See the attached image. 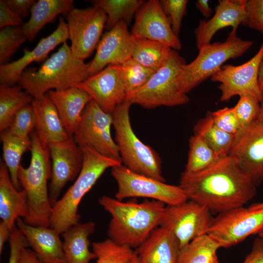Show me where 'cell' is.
Returning a JSON list of instances; mask_svg holds the SVG:
<instances>
[{
	"mask_svg": "<svg viewBox=\"0 0 263 263\" xmlns=\"http://www.w3.org/2000/svg\"><path fill=\"white\" fill-rule=\"evenodd\" d=\"M239 97V101L233 108L242 132L257 120L260 111V101L250 95Z\"/></svg>",
	"mask_w": 263,
	"mask_h": 263,
	"instance_id": "cell-39",
	"label": "cell"
},
{
	"mask_svg": "<svg viewBox=\"0 0 263 263\" xmlns=\"http://www.w3.org/2000/svg\"><path fill=\"white\" fill-rule=\"evenodd\" d=\"M258 236H259L260 237L262 238L263 239V230H262V231H261L260 232H259L258 234Z\"/></svg>",
	"mask_w": 263,
	"mask_h": 263,
	"instance_id": "cell-56",
	"label": "cell"
},
{
	"mask_svg": "<svg viewBox=\"0 0 263 263\" xmlns=\"http://www.w3.org/2000/svg\"><path fill=\"white\" fill-rule=\"evenodd\" d=\"M22 19L8 5L5 0H0V28L20 26Z\"/></svg>",
	"mask_w": 263,
	"mask_h": 263,
	"instance_id": "cell-44",
	"label": "cell"
},
{
	"mask_svg": "<svg viewBox=\"0 0 263 263\" xmlns=\"http://www.w3.org/2000/svg\"><path fill=\"white\" fill-rule=\"evenodd\" d=\"M69 39L66 22L62 17L56 30L49 36L42 38L32 50L23 49L20 58L0 66V84L11 86L19 82L27 67L34 62H40L47 57L49 54L57 45Z\"/></svg>",
	"mask_w": 263,
	"mask_h": 263,
	"instance_id": "cell-20",
	"label": "cell"
},
{
	"mask_svg": "<svg viewBox=\"0 0 263 263\" xmlns=\"http://www.w3.org/2000/svg\"><path fill=\"white\" fill-rule=\"evenodd\" d=\"M219 157L199 135L194 134L189 139V151L184 172L195 173L217 163Z\"/></svg>",
	"mask_w": 263,
	"mask_h": 263,
	"instance_id": "cell-35",
	"label": "cell"
},
{
	"mask_svg": "<svg viewBox=\"0 0 263 263\" xmlns=\"http://www.w3.org/2000/svg\"><path fill=\"white\" fill-rule=\"evenodd\" d=\"M209 263H219L217 256H216Z\"/></svg>",
	"mask_w": 263,
	"mask_h": 263,
	"instance_id": "cell-55",
	"label": "cell"
},
{
	"mask_svg": "<svg viewBox=\"0 0 263 263\" xmlns=\"http://www.w3.org/2000/svg\"><path fill=\"white\" fill-rule=\"evenodd\" d=\"M95 226L92 221L79 222L62 233L63 249L67 263H90L96 259L95 253L90 250L89 240Z\"/></svg>",
	"mask_w": 263,
	"mask_h": 263,
	"instance_id": "cell-27",
	"label": "cell"
},
{
	"mask_svg": "<svg viewBox=\"0 0 263 263\" xmlns=\"http://www.w3.org/2000/svg\"><path fill=\"white\" fill-rule=\"evenodd\" d=\"M48 148L52 159L49 195L53 207L58 200L66 184L75 180L79 175L83 164V153L73 136H70L63 141L51 143Z\"/></svg>",
	"mask_w": 263,
	"mask_h": 263,
	"instance_id": "cell-15",
	"label": "cell"
},
{
	"mask_svg": "<svg viewBox=\"0 0 263 263\" xmlns=\"http://www.w3.org/2000/svg\"><path fill=\"white\" fill-rule=\"evenodd\" d=\"M8 5L21 18H27L36 1L34 0H5Z\"/></svg>",
	"mask_w": 263,
	"mask_h": 263,
	"instance_id": "cell-46",
	"label": "cell"
},
{
	"mask_svg": "<svg viewBox=\"0 0 263 263\" xmlns=\"http://www.w3.org/2000/svg\"><path fill=\"white\" fill-rule=\"evenodd\" d=\"M187 0H161L162 9L169 19L174 34L179 37L183 17L187 14Z\"/></svg>",
	"mask_w": 263,
	"mask_h": 263,
	"instance_id": "cell-41",
	"label": "cell"
},
{
	"mask_svg": "<svg viewBox=\"0 0 263 263\" xmlns=\"http://www.w3.org/2000/svg\"><path fill=\"white\" fill-rule=\"evenodd\" d=\"M131 33L134 38L158 41L176 51L182 48L158 0H150L142 4L135 14Z\"/></svg>",
	"mask_w": 263,
	"mask_h": 263,
	"instance_id": "cell-18",
	"label": "cell"
},
{
	"mask_svg": "<svg viewBox=\"0 0 263 263\" xmlns=\"http://www.w3.org/2000/svg\"><path fill=\"white\" fill-rule=\"evenodd\" d=\"M242 263H263V239L258 236L254 240L251 250Z\"/></svg>",
	"mask_w": 263,
	"mask_h": 263,
	"instance_id": "cell-47",
	"label": "cell"
},
{
	"mask_svg": "<svg viewBox=\"0 0 263 263\" xmlns=\"http://www.w3.org/2000/svg\"><path fill=\"white\" fill-rule=\"evenodd\" d=\"M93 6L102 9L106 14V28L108 31L117 23L124 21L128 25L145 2L142 0H96Z\"/></svg>",
	"mask_w": 263,
	"mask_h": 263,
	"instance_id": "cell-33",
	"label": "cell"
},
{
	"mask_svg": "<svg viewBox=\"0 0 263 263\" xmlns=\"http://www.w3.org/2000/svg\"><path fill=\"white\" fill-rule=\"evenodd\" d=\"M258 83L261 90L263 92V60L262 61L259 67Z\"/></svg>",
	"mask_w": 263,
	"mask_h": 263,
	"instance_id": "cell-51",
	"label": "cell"
},
{
	"mask_svg": "<svg viewBox=\"0 0 263 263\" xmlns=\"http://www.w3.org/2000/svg\"><path fill=\"white\" fill-rule=\"evenodd\" d=\"M257 121L263 123V92L262 94V98L260 102V111Z\"/></svg>",
	"mask_w": 263,
	"mask_h": 263,
	"instance_id": "cell-53",
	"label": "cell"
},
{
	"mask_svg": "<svg viewBox=\"0 0 263 263\" xmlns=\"http://www.w3.org/2000/svg\"><path fill=\"white\" fill-rule=\"evenodd\" d=\"M66 20L72 55L84 61L96 49L106 27V14L94 6L73 8L67 14Z\"/></svg>",
	"mask_w": 263,
	"mask_h": 263,
	"instance_id": "cell-11",
	"label": "cell"
},
{
	"mask_svg": "<svg viewBox=\"0 0 263 263\" xmlns=\"http://www.w3.org/2000/svg\"><path fill=\"white\" fill-rule=\"evenodd\" d=\"M180 249L173 234L159 226L151 232L136 252L140 263H177Z\"/></svg>",
	"mask_w": 263,
	"mask_h": 263,
	"instance_id": "cell-25",
	"label": "cell"
},
{
	"mask_svg": "<svg viewBox=\"0 0 263 263\" xmlns=\"http://www.w3.org/2000/svg\"><path fill=\"white\" fill-rule=\"evenodd\" d=\"M21 87L0 85V131L9 128L16 113L31 103L33 97Z\"/></svg>",
	"mask_w": 263,
	"mask_h": 263,
	"instance_id": "cell-31",
	"label": "cell"
},
{
	"mask_svg": "<svg viewBox=\"0 0 263 263\" xmlns=\"http://www.w3.org/2000/svg\"><path fill=\"white\" fill-rule=\"evenodd\" d=\"M248 208L251 210H257L263 209V202L252 204Z\"/></svg>",
	"mask_w": 263,
	"mask_h": 263,
	"instance_id": "cell-52",
	"label": "cell"
},
{
	"mask_svg": "<svg viewBox=\"0 0 263 263\" xmlns=\"http://www.w3.org/2000/svg\"><path fill=\"white\" fill-rule=\"evenodd\" d=\"M179 185L188 200L218 214L244 206L255 196L257 187L229 155L202 171L183 172Z\"/></svg>",
	"mask_w": 263,
	"mask_h": 263,
	"instance_id": "cell-1",
	"label": "cell"
},
{
	"mask_svg": "<svg viewBox=\"0 0 263 263\" xmlns=\"http://www.w3.org/2000/svg\"><path fill=\"white\" fill-rule=\"evenodd\" d=\"M263 230V209L251 210L241 207L220 213L213 218L207 234L221 247H229Z\"/></svg>",
	"mask_w": 263,
	"mask_h": 263,
	"instance_id": "cell-13",
	"label": "cell"
},
{
	"mask_svg": "<svg viewBox=\"0 0 263 263\" xmlns=\"http://www.w3.org/2000/svg\"><path fill=\"white\" fill-rule=\"evenodd\" d=\"M129 263H140L136 252H135Z\"/></svg>",
	"mask_w": 263,
	"mask_h": 263,
	"instance_id": "cell-54",
	"label": "cell"
},
{
	"mask_svg": "<svg viewBox=\"0 0 263 263\" xmlns=\"http://www.w3.org/2000/svg\"><path fill=\"white\" fill-rule=\"evenodd\" d=\"M73 0H38L30 10L28 21L22 25L23 32L29 41H32L39 31L60 14L67 15L74 8Z\"/></svg>",
	"mask_w": 263,
	"mask_h": 263,
	"instance_id": "cell-28",
	"label": "cell"
},
{
	"mask_svg": "<svg viewBox=\"0 0 263 263\" xmlns=\"http://www.w3.org/2000/svg\"><path fill=\"white\" fill-rule=\"evenodd\" d=\"M75 87L86 92L104 111L111 114L127 95L121 65H109Z\"/></svg>",
	"mask_w": 263,
	"mask_h": 263,
	"instance_id": "cell-16",
	"label": "cell"
},
{
	"mask_svg": "<svg viewBox=\"0 0 263 263\" xmlns=\"http://www.w3.org/2000/svg\"><path fill=\"white\" fill-rule=\"evenodd\" d=\"M246 17L244 25L263 34V0H246Z\"/></svg>",
	"mask_w": 263,
	"mask_h": 263,
	"instance_id": "cell-43",
	"label": "cell"
},
{
	"mask_svg": "<svg viewBox=\"0 0 263 263\" xmlns=\"http://www.w3.org/2000/svg\"><path fill=\"white\" fill-rule=\"evenodd\" d=\"M29 212L28 198L23 189L19 190L11 180L7 167L0 163V217L12 230L19 218H26Z\"/></svg>",
	"mask_w": 263,
	"mask_h": 263,
	"instance_id": "cell-23",
	"label": "cell"
},
{
	"mask_svg": "<svg viewBox=\"0 0 263 263\" xmlns=\"http://www.w3.org/2000/svg\"><path fill=\"white\" fill-rule=\"evenodd\" d=\"M155 72L142 65L132 57L121 65V76L127 94L143 87Z\"/></svg>",
	"mask_w": 263,
	"mask_h": 263,
	"instance_id": "cell-37",
	"label": "cell"
},
{
	"mask_svg": "<svg viewBox=\"0 0 263 263\" xmlns=\"http://www.w3.org/2000/svg\"><path fill=\"white\" fill-rule=\"evenodd\" d=\"M220 247L208 234L201 235L180 249L177 263H209Z\"/></svg>",
	"mask_w": 263,
	"mask_h": 263,
	"instance_id": "cell-34",
	"label": "cell"
},
{
	"mask_svg": "<svg viewBox=\"0 0 263 263\" xmlns=\"http://www.w3.org/2000/svg\"><path fill=\"white\" fill-rule=\"evenodd\" d=\"M35 117L36 133L45 145L61 141L70 135L66 132L53 102L46 94L31 102Z\"/></svg>",
	"mask_w": 263,
	"mask_h": 263,
	"instance_id": "cell-26",
	"label": "cell"
},
{
	"mask_svg": "<svg viewBox=\"0 0 263 263\" xmlns=\"http://www.w3.org/2000/svg\"><path fill=\"white\" fill-rule=\"evenodd\" d=\"M229 155L259 185L263 181V123L256 121L244 130Z\"/></svg>",
	"mask_w": 263,
	"mask_h": 263,
	"instance_id": "cell-19",
	"label": "cell"
},
{
	"mask_svg": "<svg viewBox=\"0 0 263 263\" xmlns=\"http://www.w3.org/2000/svg\"><path fill=\"white\" fill-rule=\"evenodd\" d=\"M0 140L4 164L8 168L13 184L18 189L20 186L18 171L21 165V159L24 152L31 150V138L30 136H19L6 130L1 132Z\"/></svg>",
	"mask_w": 263,
	"mask_h": 263,
	"instance_id": "cell-29",
	"label": "cell"
},
{
	"mask_svg": "<svg viewBox=\"0 0 263 263\" xmlns=\"http://www.w3.org/2000/svg\"><path fill=\"white\" fill-rule=\"evenodd\" d=\"M185 63V59L172 49L164 64L143 87L128 94L125 101L149 109L187 104L189 99L187 94L180 92L178 85L181 68Z\"/></svg>",
	"mask_w": 263,
	"mask_h": 263,
	"instance_id": "cell-8",
	"label": "cell"
},
{
	"mask_svg": "<svg viewBox=\"0 0 263 263\" xmlns=\"http://www.w3.org/2000/svg\"><path fill=\"white\" fill-rule=\"evenodd\" d=\"M210 113L214 123L223 131L238 136L241 133V127L233 107H226Z\"/></svg>",
	"mask_w": 263,
	"mask_h": 263,
	"instance_id": "cell-42",
	"label": "cell"
},
{
	"mask_svg": "<svg viewBox=\"0 0 263 263\" xmlns=\"http://www.w3.org/2000/svg\"><path fill=\"white\" fill-rule=\"evenodd\" d=\"M132 105L125 101L112 113L115 141L122 163L134 172L165 182L159 155L142 142L132 128L129 114Z\"/></svg>",
	"mask_w": 263,
	"mask_h": 263,
	"instance_id": "cell-6",
	"label": "cell"
},
{
	"mask_svg": "<svg viewBox=\"0 0 263 263\" xmlns=\"http://www.w3.org/2000/svg\"><path fill=\"white\" fill-rule=\"evenodd\" d=\"M251 40L239 38L231 30L224 42L210 43L201 48L196 58L181 67L178 78L180 92L187 94L219 71L224 63L247 52L253 45Z\"/></svg>",
	"mask_w": 263,
	"mask_h": 263,
	"instance_id": "cell-7",
	"label": "cell"
},
{
	"mask_svg": "<svg viewBox=\"0 0 263 263\" xmlns=\"http://www.w3.org/2000/svg\"><path fill=\"white\" fill-rule=\"evenodd\" d=\"M134 39L132 57L142 65L156 71L169 58L172 49L166 44L144 38Z\"/></svg>",
	"mask_w": 263,
	"mask_h": 263,
	"instance_id": "cell-32",
	"label": "cell"
},
{
	"mask_svg": "<svg viewBox=\"0 0 263 263\" xmlns=\"http://www.w3.org/2000/svg\"><path fill=\"white\" fill-rule=\"evenodd\" d=\"M135 39L124 21L117 23L102 35L96 47L95 55L89 62V76L102 70L109 65H122L131 58Z\"/></svg>",
	"mask_w": 263,
	"mask_h": 263,
	"instance_id": "cell-17",
	"label": "cell"
},
{
	"mask_svg": "<svg viewBox=\"0 0 263 263\" xmlns=\"http://www.w3.org/2000/svg\"><path fill=\"white\" fill-rule=\"evenodd\" d=\"M89 67L73 56L65 42L39 68L26 69L19 82L33 99L40 98L50 90L75 87L89 77Z\"/></svg>",
	"mask_w": 263,
	"mask_h": 263,
	"instance_id": "cell-3",
	"label": "cell"
},
{
	"mask_svg": "<svg viewBox=\"0 0 263 263\" xmlns=\"http://www.w3.org/2000/svg\"><path fill=\"white\" fill-rule=\"evenodd\" d=\"M99 204L111 216L108 235L115 243L130 247L139 246L159 226L166 205L158 201L124 202L108 196Z\"/></svg>",
	"mask_w": 263,
	"mask_h": 263,
	"instance_id": "cell-2",
	"label": "cell"
},
{
	"mask_svg": "<svg viewBox=\"0 0 263 263\" xmlns=\"http://www.w3.org/2000/svg\"><path fill=\"white\" fill-rule=\"evenodd\" d=\"M31 158L29 166L19 168L18 178L26 191L29 212L24 222L31 225L50 227L52 206L49 200L48 181L51 178L52 164L48 146L35 132L30 134Z\"/></svg>",
	"mask_w": 263,
	"mask_h": 263,
	"instance_id": "cell-4",
	"label": "cell"
},
{
	"mask_svg": "<svg viewBox=\"0 0 263 263\" xmlns=\"http://www.w3.org/2000/svg\"><path fill=\"white\" fill-rule=\"evenodd\" d=\"M27 40L21 26H10L0 30V63L3 65Z\"/></svg>",
	"mask_w": 263,
	"mask_h": 263,
	"instance_id": "cell-38",
	"label": "cell"
},
{
	"mask_svg": "<svg viewBox=\"0 0 263 263\" xmlns=\"http://www.w3.org/2000/svg\"><path fill=\"white\" fill-rule=\"evenodd\" d=\"M16 224L43 263H67L57 231L51 227L29 225L21 218L17 219Z\"/></svg>",
	"mask_w": 263,
	"mask_h": 263,
	"instance_id": "cell-22",
	"label": "cell"
},
{
	"mask_svg": "<svg viewBox=\"0 0 263 263\" xmlns=\"http://www.w3.org/2000/svg\"><path fill=\"white\" fill-rule=\"evenodd\" d=\"M10 254L8 263H18L22 250L28 246L25 237L19 234H12L9 239Z\"/></svg>",
	"mask_w": 263,
	"mask_h": 263,
	"instance_id": "cell-45",
	"label": "cell"
},
{
	"mask_svg": "<svg viewBox=\"0 0 263 263\" xmlns=\"http://www.w3.org/2000/svg\"><path fill=\"white\" fill-rule=\"evenodd\" d=\"M92 247L96 263H129L135 253L131 247L118 244L109 238L93 243Z\"/></svg>",
	"mask_w": 263,
	"mask_h": 263,
	"instance_id": "cell-36",
	"label": "cell"
},
{
	"mask_svg": "<svg viewBox=\"0 0 263 263\" xmlns=\"http://www.w3.org/2000/svg\"><path fill=\"white\" fill-rule=\"evenodd\" d=\"M193 131L194 134L200 135L221 158L229 155L238 137L219 128L213 122L210 112L198 120Z\"/></svg>",
	"mask_w": 263,
	"mask_h": 263,
	"instance_id": "cell-30",
	"label": "cell"
},
{
	"mask_svg": "<svg viewBox=\"0 0 263 263\" xmlns=\"http://www.w3.org/2000/svg\"><path fill=\"white\" fill-rule=\"evenodd\" d=\"M263 60V43L257 53L246 62L234 66L224 65L212 75L211 80L220 83L221 100L227 101L236 95H250L261 102L263 92L258 83L260 64Z\"/></svg>",
	"mask_w": 263,
	"mask_h": 263,
	"instance_id": "cell-14",
	"label": "cell"
},
{
	"mask_svg": "<svg viewBox=\"0 0 263 263\" xmlns=\"http://www.w3.org/2000/svg\"><path fill=\"white\" fill-rule=\"evenodd\" d=\"M111 169V174L118 187L115 198L118 200L143 197L160 201L166 205H177L188 200L179 185H169L134 172L122 164Z\"/></svg>",
	"mask_w": 263,
	"mask_h": 263,
	"instance_id": "cell-9",
	"label": "cell"
},
{
	"mask_svg": "<svg viewBox=\"0 0 263 263\" xmlns=\"http://www.w3.org/2000/svg\"><path fill=\"white\" fill-rule=\"evenodd\" d=\"M208 0H197L195 6L201 14L206 18H209L212 13V10L209 5Z\"/></svg>",
	"mask_w": 263,
	"mask_h": 263,
	"instance_id": "cell-50",
	"label": "cell"
},
{
	"mask_svg": "<svg viewBox=\"0 0 263 263\" xmlns=\"http://www.w3.org/2000/svg\"><path fill=\"white\" fill-rule=\"evenodd\" d=\"M113 123L112 114L104 111L91 99L82 113L74 139L78 145L88 146L104 156L121 160L117 145L111 134Z\"/></svg>",
	"mask_w": 263,
	"mask_h": 263,
	"instance_id": "cell-12",
	"label": "cell"
},
{
	"mask_svg": "<svg viewBox=\"0 0 263 263\" xmlns=\"http://www.w3.org/2000/svg\"><path fill=\"white\" fill-rule=\"evenodd\" d=\"M213 218L207 208L188 200L179 204L167 205L159 226L173 234L181 249L196 237L207 234Z\"/></svg>",
	"mask_w": 263,
	"mask_h": 263,
	"instance_id": "cell-10",
	"label": "cell"
},
{
	"mask_svg": "<svg viewBox=\"0 0 263 263\" xmlns=\"http://www.w3.org/2000/svg\"><path fill=\"white\" fill-rule=\"evenodd\" d=\"M46 94L55 105L66 132L74 136L82 113L92 99L91 96L76 87L50 90Z\"/></svg>",
	"mask_w": 263,
	"mask_h": 263,
	"instance_id": "cell-24",
	"label": "cell"
},
{
	"mask_svg": "<svg viewBox=\"0 0 263 263\" xmlns=\"http://www.w3.org/2000/svg\"><path fill=\"white\" fill-rule=\"evenodd\" d=\"M18 263H43L33 250L24 248L21 251Z\"/></svg>",
	"mask_w": 263,
	"mask_h": 263,
	"instance_id": "cell-48",
	"label": "cell"
},
{
	"mask_svg": "<svg viewBox=\"0 0 263 263\" xmlns=\"http://www.w3.org/2000/svg\"><path fill=\"white\" fill-rule=\"evenodd\" d=\"M78 146L83 153L81 171L72 186L52 207L50 227L59 234L79 223L80 203L105 171L122 164L121 160L104 156L88 146Z\"/></svg>",
	"mask_w": 263,
	"mask_h": 263,
	"instance_id": "cell-5",
	"label": "cell"
},
{
	"mask_svg": "<svg viewBox=\"0 0 263 263\" xmlns=\"http://www.w3.org/2000/svg\"><path fill=\"white\" fill-rule=\"evenodd\" d=\"M246 0H220L215 14L208 20H201L194 31L198 50L210 43L219 30L231 27L236 31L240 24L244 25L246 17Z\"/></svg>",
	"mask_w": 263,
	"mask_h": 263,
	"instance_id": "cell-21",
	"label": "cell"
},
{
	"mask_svg": "<svg viewBox=\"0 0 263 263\" xmlns=\"http://www.w3.org/2000/svg\"><path fill=\"white\" fill-rule=\"evenodd\" d=\"M11 230L9 227L2 221L0 222V254L3 249L4 243L10 237Z\"/></svg>",
	"mask_w": 263,
	"mask_h": 263,
	"instance_id": "cell-49",
	"label": "cell"
},
{
	"mask_svg": "<svg viewBox=\"0 0 263 263\" xmlns=\"http://www.w3.org/2000/svg\"><path fill=\"white\" fill-rule=\"evenodd\" d=\"M35 128V117L31 103L25 106L15 114L8 130L22 137H29Z\"/></svg>",
	"mask_w": 263,
	"mask_h": 263,
	"instance_id": "cell-40",
	"label": "cell"
}]
</instances>
